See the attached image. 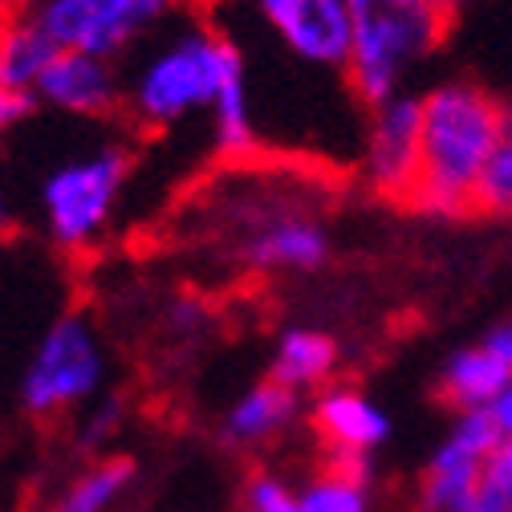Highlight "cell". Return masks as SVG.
Here are the masks:
<instances>
[{
    "label": "cell",
    "instance_id": "6da1fadb",
    "mask_svg": "<svg viewBox=\"0 0 512 512\" xmlns=\"http://www.w3.org/2000/svg\"><path fill=\"white\" fill-rule=\"evenodd\" d=\"M508 135L504 102L476 82H439L423 94V163L411 208L427 220H460L472 212L476 183Z\"/></svg>",
    "mask_w": 512,
    "mask_h": 512
},
{
    "label": "cell",
    "instance_id": "7a4b0ae2",
    "mask_svg": "<svg viewBox=\"0 0 512 512\" xmlns=\"http://www.w3.org/2000/svg\"><path fill=\"white\" fill-rule=\"evenodd\" d=\"M244 70L236 41L204 17L159 37L122 78V110L143 131H171L183 118L212 110L232 74Z\"/></svg>",
    "mask_w": 512,
    "mask_h": 512
},
{
    "label": "cell",
    "instance_id": "3957f363",
    "mask_svg": "<svg viewBox=\"0 0 512 512\" xmlns=\"http://www.w3.org/2000/svg\"><path fill=\"white\" fill-rule=\"evenodd\" d=\"M354 45L346 86L362 106L407 90V78L443 45L452 17L439 0H350Z\"/></svg>",
    "mask_w": 512,
    "mask_h": 512
},
{
    "label": "cell",
    "instance_id": "277c9868",
    "mask_svg": "<svg viewBox=\"0 0 512 512\" xmlns=\"http://www.w3.org/2000/svg\"><path fill=\"white\" fill-rule=\"evenodd\" d=\"M126 179H131V147L122 143H102L49 167L37 187L41 236L70 256L98 248L118 216Z\"/></svg>",
    "mask_w": 512,
    "mask_h": 512
},
{
    "label": "cell",
    "instance_id": "5b68a950",
    "mask_svg": "<svg viewBox=\"0 0 512 512\" xmlns=\"http://www.w3.org/2000/svg\"><path fill=\"white\" fill-rule=\"evenodd\" d=\"M110 358L98 326L86 313H61L37 338L25 370H21V407L33 419H57L66 411H82L106 387Z\"/></svg>",
    "mask_w": 512,
    "mask_h": 512
},
{
    "label": "cell",
    "instance_id": "8992f818",
    "mask_svg": "<svg viewBox=\"0 0 512 512\" xmlns=\"http://www.w3.org/2000/svg\"><path fill=\"white\" fill-rule=\"evenodd\" d=\"M183 0H45L33 13L57 49H78L118 61L159 25L179 13Z\"/></svg>",
    "mask_w": 512,
    "mask_h": 512
},
{
    "label": "cell",
    "instance_id": "52a82bcc",
    "mask_svg": "<svg viewBox=\"0 0 512 512\" xmlns=\"http://www.w3.org/2000/svg\"><path fill=\"white\" fill-rule=\"evenodd\" d=\"M423 163V94H395L387 102L370 106L358 175L382 200L411 204V191L419 183Z\"/></svg>",
    "mask_w": 512,
    "mask_h": 512
},
{
    "label": "cell",
    "instance_id": "ba28073f",
    "mask_svg": "<svg viewBox=\"0 0 512 512\" xmlns=\"http://www.w3.org/2000/svg\"><path fill=\"white\" fill-rule=\"evenodd\" d=\"M252 13L297 66L346 78L354 45L350 0H252Z\"/></svg>",
    "mask_w": 512,
    "mask_h": 512
},
{
    "label": "cell",
    "instance_id": "9c48e42d",
    "mask_svg": "<svg viewBox=\"0 0 512 512\" xmlns=\"http://www.w3.org/2000/svg\"><path fill=\"white\" fill-rule=\"evenodd\" d=\"M500 439L504 431L488 407L460 411L452 419V431L439 439V447L427 460V472L419 484V508L423 512H464V504L484 484V468L500 447Z\"/></svg>",
    "mask_w": 512,
    "mask_h": 512
},
{
    "label": "cell",
    "instance_id": "30bf717a",
    "mask_svg": "<svg viewBox=\"0 0 512 512\" xmlns=\"http://www.w3.org/2000/svg\"><path fill=\"white\" fill-rule=\"evenodd\" d=\"M122 74L118 61L110 57H94V53H78V49H61L45 78L37 82L33 98L57 114L70 118H110L122 110Z\"/></svg>",
    "mask_w": 512,
    "mask_h": 512
},
{
    "label": "cell",
    "instance_id": "8fae6325",
    "mask_svg": "<svg viewBox=\"0 0 512 512\" xmlns=\"http://www.w3.org/2000/svg\"><path fill=\"white\" fill-rule=\"evenodd\" d=\"M508 378H512V322H500L472 346L447 354L435 378V391L456 415L484 411L508 387Z\"/></svg>",
    "mask_w": 512,
    "mask_h": 512
},
{
    "label": "cell",
    "instance_id": "7c38bea8",
    "mask_svg": "<svg viewBox=\"0 0 512 512\" xmlns=\"http://www.w3.org/2000/svg\"><path fill=\"white\" fill-rule=\"evenodd\" d=\"M309 423L330 456H370L391 439V415L358 387H326L313 395Z\"/></svg>",
    "mask_w": 512,
    "mask_h": 512
},
{
    "label": "cell",
    "instance_id": "4fadbf2b",
    "mask_svg": "<svg viewBox=\"0 0 512 512\" xmlns=\"http://www.w3.org/2000/svg\"><path fill=\"white\" fill-rule=\"evenodd\" d=\"M244 261L261 273H313L330 261V232L305 212H281L252 228Z\"/></svg>",
    "mask_w": 512,
    "mask_h": 512
},
{
    "label": "cell",
    "instance_id": "5bb4252c",
    "mask_svg": "<svg viewBox=\"0 0 512 512\" xmlns=\"http://www.w3.org/2000/svg\"><path fill=\"white\" fill-rule=\"evenodd\" d=\"M301 415V395L281 387L277 378L256 382L240 399H232V407L224 411V439L232 447H261L273 443L277 435H285Z\"/></svg>",
    "mask_w": 512,
    "mask_h": 512
},
{
    "label": "cell",
    "instance_id": "9a60e30c",
    "mask_svg": "<svg viewBox=\"0 0 512 512\" xmlns=\"http://www.w3.org/2000/svg\"><path fill=\"white\" fill-rule=\"evenodd\" d=\"M342 362L338 342L326 330H313V326H289L277 346H273V374L281 387L297 391V395H317L330 387V378Z\"/></svg>",
    "mask_w": 512,
    "mask_h": 512
},
{
    "label": "cell",
    "instance_id": "2e32d148",
    "mask_svg": "<svg viewBox=\"0 0 512 512\" xmlns=\"http://www.w3.org/2000/svg\"><path fill=\"white\" fill-rule=\"evenodd\" d=\"M57 53H61L57 41L45 33V25L33 13L5 17L0 21V86L33 94Z\"/></svg>",
    "mask_w": 512,
    "mask_h": 512
},
{
    "label": "cell",
    "instance_id": "e0dca14e",
    "mask_svg": "<svg viewBox=\"0 0 512 512\" xmlns=\"http://www.w3.org/2000/svg\"><path fill=\"white\" fill-rule=\"evenodd\" d=\"M131 488H135V464L122 456H110V460L82 468L57 492V500L45 512H114Z\"/></svg>",
    "mask_w": 512,
    "mask_h": 512
},
{
    "label": "cell",
    "instance_id": "ac0fdd59",
    "mask_svg": "<svg viewBox=\"0 0 512 512\" xmlns=\"http://www.w3.org/2000/svg\"><path fill=\"white\" fill-rule=\"evenodd\" d=\"M212 143H216V155H224V159H244L261 143V135H256V114H252V94H248V70L232 74L212 106Z\"/></svg>",
    "mask_w": 512,
    "mask_h": 512
},
{
    "label": "cell",
    "instance_id": "d6986e66",
    "mask_svg": "<svg viewBox=\"0 0 512 512\" xmlns=\"http://www.w3.org/2000/svg\"><path fill=\"white\" fill-rule=\"evenodd\" d=\"M305 512H370V484L326 472L301 488Z\"/></svg>",
    "mask_w": 512,
    "mask_h": 512
},
{
    "label": "cell",
    "instance_id": "ffe728a7",
    "mask_svg": "<svg viewBox=\"0 0 512 512\" xmlns=\"http://www.w3.org/2000/svg\"><path fill=\"white\" fill-rule=\"evenodd\" d=\"M472 212L500 216V220L512 216V135H504L500 147L492 151V159H488V167H484V175L476 183Z\"/></svg>",
    "mask_w": 512,
    "mask_h": 512
},
{
    "label": "cell",
    "instance_id": "44dd1931",
    "mask_svg": "<svg viewBox=\"0 0 512 512\" xmlns=\"http://www.w3.org/2000/svg\"><path fill=\"white\" fill-rule=\"evenodd\" d=\"M118 427H122V399L98 395L74 419V439H78V447H86V452H102V447L118 435Z\"/></svg>",
    "mask_w": 512,
    "mask_h": 512
},
{
    "label": "cell",
    "instance_id": "7402d4cb",
    "mask_svg": "<svg viewBox=\"0 0 512 512\" xmlns=\"http://www.w3.org/2000/svg\"><path fill=\"white\" fill-rule=\"evenodd\" d=\"M244 512H305L301 504V488L285 484L273 472L252 476L244 488Z\"/></svg>",
    "mask_w": 512,
    "mask_h": 512
},
{
    "label": "cell",
    "instance_id": "603a6c76",
    "mask_svg": "<svg viewBox=\"0 0 512 512\" xmlns=\"http://www.w3.org/2000/svg\"><path fill=\"white\" fill-rule=\"evenodd\" d=\"M33 106H37L33 94H17V90L0 86V147H5V139H9L13 131H21V126L29 122Z\"/></svg>",
    "mask_w": 512,
    "mask_h": 512
},
{
    "label": "cell",
    "instance_id": "cb8c5ba5",
    "mask_svg": "<svg viewBox=\"0 0 512 512\" xmlns=\"http://www.w3.org/2000/svg\"><path fill=\"white\" fill-rule=\"evenodd\" d=\"M484 484H488L496 496H504L508 508H512V435H504L500 447L492 452V460H488V468H484Z\"/></svg>",
    "mask_w": 512,
    "mask_h": 512
},
{
    "label": "cell",
    "instance_id": "d4e9b609",
    "mask_svg": "<svg viewBox=\"0 0 512 512\" xmlns=\"http://www.w3.org/2000/svg\"><path fill=\"white\" fill-rule=\"evenodd\" d=\"M464 512H512V508H508V500H504V496H496L488 484H480V492L464 504Z\"/></svg>",
    "mask_w": 512,
    "mask_h": 512
},
{
    "label": "cell",
    "instance_id": "484cf974",
    "mask_svg": "<svg viewBox=\"0 0 512 512\" xmlns=\"http://www.w3.org/2000/svg\"><path fill=\"white\" fill-rule=\"evenodd\" d=\"M492 415H496V423H500V431L504 435H512V378H508V387L496 395V403L488 407Z\"/></svg>",
    "mask_w": 512,
    "mask_h": 512
},
{
    "label": "cell",
    "instance_id": "4316f807",
    "mask_svg": "<svg viewBox=\"0 0 512 512\" xmlns=\"http://www.w3.org/2000/svg\"><path fill=\"white\" fill-rule=\"evenodd\" d=\"M9 228H13V200H9L5 179H0V232H9Z\"/></svg>",
    "mask_w": 512,
    "mask_h": 512
},
{
    "label": "cell",
    "instance_id": "83f0119b",
    "mask_svg": "<svg viewBox=\"0 0 512 512\" xmlns=\"http://www.w3.org/2000/svg\"><path fill=\"white\" fill-rule=\"evenodd\" d=\"M191 9H212V5H252V0H183Z\"/></svg>",
    "mask_w": 512,
    "mask_h": 512
},
{
    "label": "cell",
    "instance_id": "f1b7e54d",
    "mask_svg": "<svg viewBox=\"0 0 512 512\" xmlns=\"http://www.w3.org/2000/svg\"><path fill=\"white\" fill-rule=\"evenodd\" d=\"M45 0H17V13H37Z\"/></svg>",
    "mask_w": 512,
    "mask_h": 512
},
{
    "label": "cell",
    "instance_id": "f546056e",
    "mask_svg": "<svg viewBox=\"0 0 512 512\" xmlns=\"http://www.w3.org/2000/svg\"><path fill=\"white\" fill-rule=\"evenodd\" d=\"M13 13H17V0H0V21L13 17Z\"/></svg>",
    "mask_w": 512,
    "mask_h": 512
},
{
    "label": "cell",
    "instance_id": "4dcf8cb0",
    "mask_svg": "<svg viewBox=\"0 0 512 512\" xmlns=\"http://www.w3.org/2000/svg\"><path fill=\"white\" fill-rule=\"evenodd\" d=\"M439 5H443L447 13H460V5H464V0H439Z\"/></svg>",
    "mask_w": 512,
    "mask_h": 512
},
{
    "label": "cell",
    "instance_id": "1f68e13d",
    "mask_svg": "<svg viewBox=\"0 0 512 512\" xmlns=\"http://www.w3.org/2000/svg\"><path fill=\"white\" fill-rule=\"evenodd\" d=\"M504 126H508V135H512V98L504 102Z\"/></svg>",
    "mask_w": 512,
    "mask_h": 512
}]
</instances>
